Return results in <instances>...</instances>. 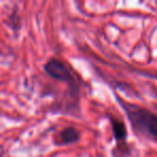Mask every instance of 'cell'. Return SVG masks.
I'll return each instance as SVG.
<instances>
[{"instance_id": "obj_2", "label": "cell", "mask_w": 157, "mask_h": 157, "mask_svg": "<svg viewBox=\"0 0 157 157\" xmlns=\"http://www.w3.org/2000/svg\"><path fill=\"white\" fill-rule=\"evenodd\" d=\"M109 116L110 123L112 125V131H113L114 139L116 141V148L113 151L114 157H128L129 147L127 146V130L124 122L116 118L115 116Z\"/></svg>"}, {"instance_id": "obj_1", "label": "cell", "mask_w": 157, "mask_h": 157, "mask_svg": "<svg viewBox=\"0 0 157 157\" xmlns=\"http://www.w3.org/2000/svg\"><path fill=\"white\" fill-rule=\"evenodd\" d=\"M115 99L124 110L133 131L138 136L157 141V114L140 105L127 102L117 95L115 96Z\"/></svg>"}, {"instance_id": "obj_3", "label": "cell", "mask_w": 157, "mask_h": 157, "mask_svg": "<svg viewBox=\"0 0 157 157\" xmlns=\"http://www.w3.org/2000/svg\"><path fill=\"white\" fill-rule=\"evenodd\" d=\"M44 71L48 76H51L54 80L65 82V83L74 84V78L71 71L66 67L65 63H61L58 59H50L44 65Z\"/></svg>"}, {"instance_id": "obj_4", "label": "cell", "mask_w": 157, "mask_h": 157, "mask_svg": "<svg viewBox=\"0 0 157 157\" xmlns=\"http://www.w3.org/2000/svg\"><path fill=\"white\" fill-rule=\"evenodd\" d=\"M78 139H80V132L78 129H75L74 127H67L59 135L58 144H61V145L72 144L78 142Z\"/></svg>"}]
</instances>
